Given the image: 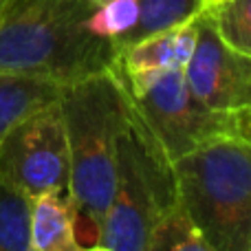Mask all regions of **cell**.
I'll list each match as a JSON object with an SVG mask.
<instances>
[{"instance_id":"15","label":"cell","mask_w":251,"mask_h":251,"mask_svg":"<svg viewBox=\"0 0 251 251\" xmlns=\"http://www.w3.org/2000/svg\"><path fill=\"white\" fill-rule=\"evenodd\" d=\"M137 0H97L88 18V26L95 35L110 40L119 49L124 35L137 22Z\"/></svg>"},{"instance_id":"7","label":"cell","mask_w":251,"mask_h":251,"mask_svg":"<svg viewBox=\"0 0 251 251\" xmlns=\"http://www.w3.org/2000/svg\"><path fill=\"white\" fill-rule=\"evenodd\" d=\"M183 73L192 93L214 113L251 108V55L223 42L205 11L196 18L194 53Z\"/></svg>"},{"instance_id":"8","label":"cell","mask_w":251,"mask_h":251,"mask_svg":"<svg viewBox=\"0 0 251 251\" xmlns=\"http://www.w3.org/2000/svg\"><path fill=\"white\" fill-rule=\"evenodd\" d=\"M196 18L185 25L148 35V38L122 49L117 55V64L130 73L185 69L196 44Z\"/></svg>"},{"instance_id":"17","label":"cell","mask_w":251,"mask_h":251,"mask_svg":"<svg viewBox=\"0 0 251 251\" xmlns=\"http://www.w3.org/2000/svg\"><path fill=\"white\" fill-rule=\"evenodd\" d=\"M82 251H115V249H110V247H106V245H91V247H84Z\"/></svg>"},{"instance_id":"10","label":"cell","mask_w":251,"mask_h":251,"mask_svg":"<svg viewBox=\"0 0 251 251\" xmlns=\"http://www.w3.org/2000/svg\"><path fill=\"white\" fill-rule=\"evenodd\" d=\"M60 84L49 79L0 73V143L25 117L60 100Z\"/></svg>"},{"instance_id":"3","label":"cell","mask_w":251,"mask_h":251,"mask_svg":"<svg viewBox=\"0 0 251 251\" xmlns=\"http://www.w3.org/2000/svg\"><path fill=\"white\" fill-rule=\"evenodd\" d=\"M176 207L174 161L126 97L115 190L97 243L115 251H143L152 231Z\"/></svg>"},{"instance_id":"19","label":"cell","mask_w":251,"mask_h":251,"mask_svg":"<svg viewBox=\"0 0 251 251\" xmlns=\"http://www.w3.org/2000/svg\"><path fill=\"white\" fill-rule=\"evenodd\" d=\"M212 2H216V0H205V7H207V4H212Z\"/></svg>"},{"instance_id":"12","label":"cell","mask_w":251,"mask_h":251,"mask_svg":"<svg viewBox=\"0 0 251 251\" xmlns=\"http://www.w3.org/2000/svg\"><path fill=\"white\" fill-rule=\"evenodd\" d=\"M29 218L31 201L0 181V251H33Z\"/></svg>"},{"instance_id":"2","label":"cell","mask_w":251,"mask_h":251,"mask_svg":"<svg viewBox=\"0 0 251 251\" xmlns=\"http://www.w3.org/2000/svg\"><path fill=\"white\" fill-rule=\"evenodd\" d=\"M60 108L69 139V196L82 247L97 245L117 176V143L126 97L113 71L66 84Z\"/></svg>"},{"instance_id":"5","label":"cell","mask_w":251,"mask_h":251,"mask_svg":"<svg viewBox=\"0 0 251 251\" xmlns=\"http://www.w3.org/2000/svg\"><path fill=\"white\" fill-rule=\"evenodd\" d=\"M110 71L172 161L234 134V115L209 110L192 93L183 69L130 73L115 60Z\"/></svg>"},{"instance_id":"20","label":"cell","mask_w":251,"mask_h":251,"mask_svg":"<svg viewBox=\"0 0 251 251\" xmlns=\"http://www.w3.org/2000/svg\"><path fill=\"white\" fill-rule=\"evenodd\" d=\"M249 251H251V249H249Z\"/></svg>"},{"instance_id":"11","label":"cell","mask_w":251,"mask_h":251,"mask_svg":"<svg viewBox=\"0 0 251 251\" xmlns=\"http://www.w3.org/2000/svg\"><path fill=\"white\" fill-rule=\"evenodd\" d=\"M137 22L119 42V51L139 40L185 25L205 11V0H137Z\"/></svg>"},{"instance_id":"1","label":"cell","mask_w":251,"mask_h":251,"mask_svg":"<svg viewBox=\"0 0 251 251\" xmlns=\"http://www.w3.org/2000/svg\"><path fill=\"white\" fill-rule=\"evenodd\" d=\"M97 0H11L0 13V73L60 86L110 71L115 42L88 26Z\"/></svg>"},{"instance_id":"18","label":"cell","mask_w":251,"mask_h":251,"mask_svg":"<svg viewBox=\"0 0 251 251\" xmlns=\"http://www.w3.org/2000/svg\"><path fill=\"white\" fill-rule=\"evenodd\" d=\"M9 2H11V0H0V13H2V9H4V7H7V4H9Z\"/></svg>"},{"instance_id":"4","label":"cell","mask_w":251,"mask_h":251,"mask_svg":"<svg viewBox=\"0 0 251 251\" xmlns=\"http://www.w3.org/2000/svg\"><path fill=\"white\" fill-rule=\"evenodd\" d=\"M178 205L214 251L251 249V146L221 137L174 161Z\"/></svg>"},{"instance_id":"13","label":"cell","mask_w":251,"mask_h":251,"mask_svg":"<svg viewBox=\"0 0 251 251\" xmlns=\"http://www.w3.org/2000/svg\"><path fill=\"white\" fill-rule=\"evenodd\" d=\"M205 13L223 42L251 55V0H216L205 7Z\"/></svg>"},{"instance_id":"9","label":"cell","mask_w":251,"mask_h":251,"mask_svg":"<svg viewBox=\"0 0 251 251\" xmlns=\"http://www.w3.org/2000/svg\"><path fill=\"white\" fill-rule=\"evenodd\" d=\"M33 251H82L69 194H42L31 201L29 218Z\"/></svg>"},{"instance_id":"6","label":"cell","mask_w":251,"mask_h":251,"mask_svg":"<svg viewBox=\"0 0 251 251\" xmlns=\"http://www.w3.org/2000/svg\"><path fill=\"white\" fill-rule=\"evenodd\" d=\"M69 139L60 100L25 117L0 143V181L29 201L69 194Z\"/></svg>"},{"instance_id":"16","label":"cell","mask_w":251,"mask_h":251,"mask_svg":"<svg viewBox=\"0 0 251 251\" xmlns=\"http://www.w3.org/2000/svg\"><path fill=\"white\" fill-rule=\"evenodd\" d=\"M234 137L243 139L251 146V108L234 113Z\"/></svg>"},{"instance_id":"14","label":"cell","mask_w":251,"mask_h":251,"mask_svg":"<svg viewBox=\"0 0 251 251\" xmlns=\"http://www.w3.org/2000/svg\"><path fill=\"white\" fill-rule=\"evenodd\" d=\"M143 251H214V247L192 227L178 205L148 240Z\"/></svg>"}]
</instances>
